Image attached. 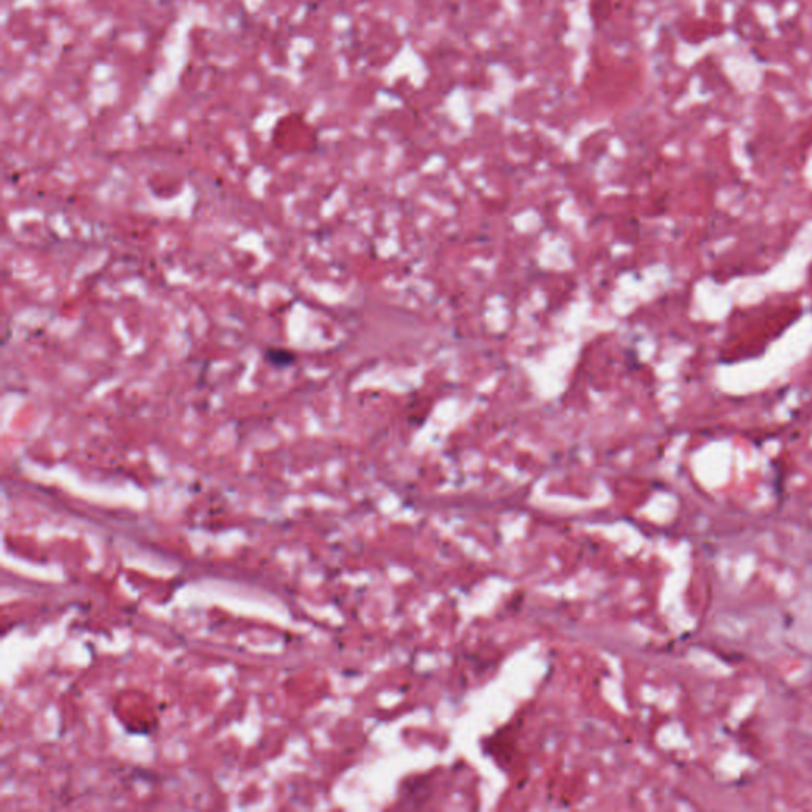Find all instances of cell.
<instances>
[{
	"label": "cell",
	"mask_w": 812,
	"mask_h": 812,
	"mask_svg": "<svg viewBox=\"0 0 812 812\" xmlns=\"http://www.w3.org/2000/svg\"><path fill=\"white\" fill-rule=\"evenodd\" d=\"M266 361L276 367H284V365H290L294 361V354L286 349H269L266 351Z\"/></svg>",
	"instance_id": "cell-1"
}]
</instances>
